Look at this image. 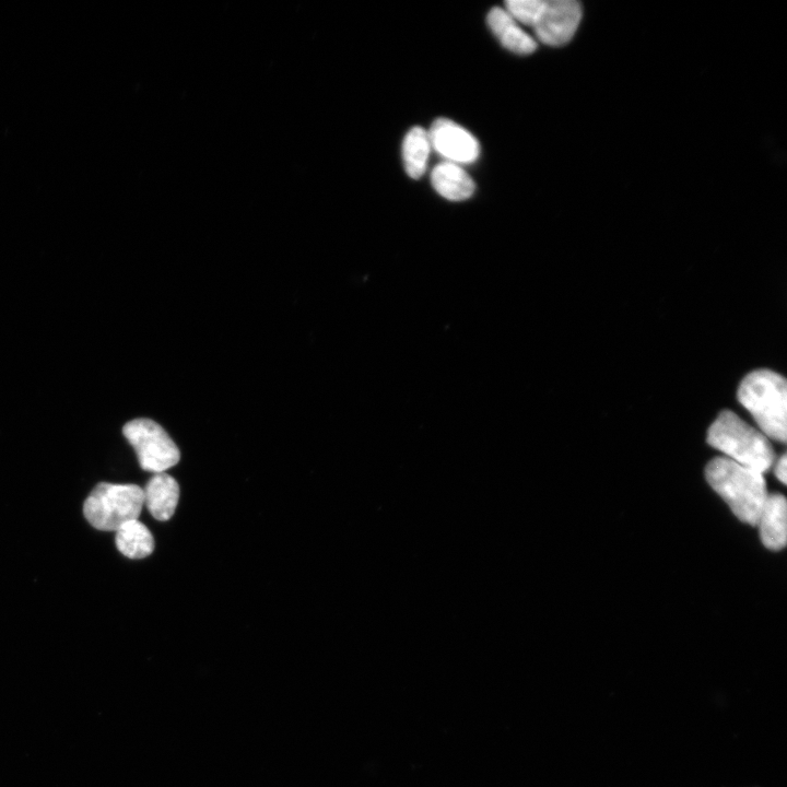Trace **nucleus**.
<instances>
[{"label":"nucleus","mask_w":787,"mask_h":787,"mask_svg":"<svg viewBox=\"0 0 787 787\" xmlns=\"http://www.w3.org/2000/svg\"><path fill=\"white\" fill-rule=\"evenodd\" d=\"M705 477L738 519L756 526L768 495L763 473L726 457H716L706 466Z\"/></svg>","instance_id":"nucleus-1"},{"label":"nucleus","mask_w":787,"mask_h":787,"mask_svg":"<svg viewBox=\"0 0 787 787\" xmlns=\"http://www.w3.org/2000/svg\"><path fill=\"white\" fill-rule=\"evenodd\" d=\"M737 396L767 438L786 442L787 385L782 375L753 371L741 380Z\"/></svg>","instance_id":"nucleus-2"},{"label":"nucleus","mask_w":787,"mask_h":787,"mask_svg":"<svg viewBox=\"0 0 787 787\" xmlns=\"http://www.w3.org/2000/svg\"><path fill=\"white\" fill-rule=\"evenodd\" d=\"M707 443L726 458L761 473L774 461L768 438L730 410H723L709 426Z\"/></svg>","instance_id":"nucleus-3"},{"label":"nucleus","mask_w":787,"mask_h":787,"mask_svg":"<svg viewBox=\"0 0 787 787\" xmlns=\"http://www.w3.org/2000/svg\"><path fill=\"white\" fill-rule=\"evenodd\" d=\"M142 507L143 489L139 485L101 482L84 501L83 515L95 529L116 531L138 519Z\"/></svg>","instance_id":"nucleus-4"},{"label":"nucleus","mask_w":787,"mask_h":787,"mask_svg":"<svg viewBox=\"0 0 787 787\" xmlns=\"http://www.w3.org/2000/svg\"><path fill=\"white\" fill-rule=\"evenodd\" d=\"M122 433L133 447L140 467L149 472L161 473L178 463L180 453L166 431L146 418L129 421Z\"/></svg>","instance_id":"nucleus-5"},{"label":"nucleus","mask_w":787,"mask_h":787,"mask_svg":"<svg viewBox=\"0 0 787 787\" xmlns=\"http://www.w3.org/2000/svg\"><path fill=\"white\" fill-rule=\"evenodd\" d=\"M582 16V5L575 0H543L532 28L539 42L557 47L573 38Z\"/></svg>","instance_id":"nucleus-6"},{"label":"nucleus","mask_w":787,"mask_h":787,"mask_svg":"<svg viewBox=\"0 0 787 787\" xmlns=\"http://www.w3.org/2000/svg\"><path fill=\"white\" fill-rule=\"evenodd\" d=\"M428 132L431 146L447 162L473 163L480 154L478 140L468 130L447 118L436 119Z\"/></svg>","instance_id":"nucleus-7"},{"label":"nucleus","mask_w":787,"mask_h":787,"mask_svg":"<svg viewBox=\"0 0 787 787\" xmlns=\"http://www.w3.org/2000/svg\"><path fill=\"white\" fill-rule=\"evenodd\" d=\"M786 498L779 493L768 494L761 509L757 524L765 548L778 551L786 545Z\"/></svg>","instance_id":"nucleus-8"},{"label":"nucleus","mask_w":787,"mask_h":787,"mask_svg":"<svg viewBox=\"0 0 787 787\" xmlns=\"http://www.w3.org/2000/svg\"><path fill=\"white\" fill-rule=\"evenodd\" d=\"M179 500V485L166 472L155 473L143 489V505L157 520H168Z\"/></svg>","instance_id":"nucleus-9"},{"label":"nucleus","mask_w":787,"mask_h":787,"mask_svg":"<svg viewBox=\"0 0 787 787\" xmlns=\"http://www.w3.org/2000/svg\"><path fill=\"white\" fill-rule=\"evenodd\" d=\"M488 25L500 43L518 55H529L537 49V42L503 8H493L488 14Z\"/></svg>","instance_id":"nucleus-10"},{"label":"nucleus","mask_w":787,"mask_h":787,"mask_svg":"<svg viewBox=\"0 0 787 787\" xmlns=\"http://www.w3.org/2000/svg\"><path fill=\"white\" fill-rule=\"evenodd\" d=\"M431 183L438 195L450 201L466 200L474 191V183L461 165L447 161L433 168Z\"/></svg>","instance_id":"nucleus-11"},{"label":"nucleus","mask_w":787,"mask_h":787,"mask_svg":"<svg viewBox=\"0 0 787 787\" xmlns=\"http://www.w3.org/2000/svg\"><path fill=\"white\" fill-rule=\"evenodd\" d=\"M115 542L118 551L132 560L149 556L154 550V538L148 527L138 519L117 529Z\"/></svg>","instance_id":"nucleus-12"},{"label":"nucleus","mask_w":787,"mask_h":787,"mask_svg":"<svg viewBox=\"0 0 787 787\" xmlns=\"http://www.w3.org/2000/svg\"><path fill=\"white\" fill-rule=\"evenodd\" d=\"M428 132L422 127H413L408 131L402 143V160L407 174L419 179L426 171L431 152Z\"/></svg>","instance_id":"nucleus-13"},{"label":"nucleus","mask_w":787,"mask_h":787,"mask_svg":"<svg viewBox=\"0 0 787 787\" xmlns=\"http://www.w3.org/2000/svg\"><path fill=\"white\" fill-rule=\"evenodd\" d=\"M543 0H509L505 10L518 23L532 27Z\"/></svg>","instance_id":"nucleus-14"},{"label":"nucleus","mask_w":787,"mask_h":787,"mask_svg":"<svg viewBox=\"0 0 787 787\" xmlns=\"http://www.w3.org/2000/svg\"><path fill=\"white\" fill-rule=\"evenodd\" d=\"M786 466H787V459H786V455L784 454V455H782V457L777 460V462H776V465H775V469H774V472H775L776 478H777L783 484L786 483V474H787V472H786Z\"/></svg>","instance_id":"nucleus-15"}]
</instances>
